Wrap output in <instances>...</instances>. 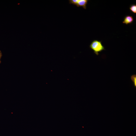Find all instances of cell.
Masks as SVG:
<instances>
[{"mask_svg":"<svg viewBox=\"0 0 136 136\" xmlns=\"http://www.w3.org/2000/svg\"><path fill=\"white\" fill-rule=\"evenodd\" d=\"M89 47L97 55H99V52L105 50L104 47L101 43V41L96 40L93 41L89 45Z\"/></svg>","mask_w":136,"mask_h":136,"instance_id":"cell-1","label":"cell"},{"mask_svg":"<svg viewBox=\"0 0 136 136\" xmlns=\"http://www.w3.org/2000/svg\"><path fill=\"white\" fill-rule=\"evenodd\" d=\"M88 1V0H77L75 5L78 7H82L85 9L86 8V5Z\"/></svg>","mask_w":136,"mask_h":136,"instance_id":"cell-2","label":"cell"},{"mask_svg":"<svg viewBox=\"0 0 136 136\" xmlns=\"http://www.w3.org/2000/svg\"><path fill=\"white\" fill-rule=\"evenodd\" d=\"M133 21V17L131 16L128 15L124 17L122 23L126 25H128L132 23Z\"/></svg>","mask_w":136,"mask_h":136,"instance_id":"cell-3","label":"cell"},{"mask_svg":"<svg viewBox=\"0 0 136 136\" xmlns=\"http://www.w3.org/2000/svg\"><path fill=\"white\" fill-rule=\"evenodd\" d=\"M130 11L134 14H136V5L135 4L131 5L129 8Z\"/></svg>","mask_w":136,"mask_h":136,"instance_id":"cell-4","label":"cell"},{"mask_svg":"<svg viewBox=\"0 0 136 136\" xmlns=\"http://www.w3.org/2000/svg\"><path fill=\"white\" fill-rule=\"evenodd\" d=\"M131 79L133 82L134 85L136 87V75H132L131 76Z\"/></svg>","mask_w":136,"mask_h":136,"instance_id":"cell-5","label":"cell"},{"mask_svg":"<svg viewBox=\"0 0 136 136\" xmlns=\"http://www.w3.org/2000/svg\"><path fill=\"white\" fill-rule=\"evenodd\" d=\"M2 56V53L1 51L0 50V63H1V57Z\"/></svg>","mask_w":136,"mask_h":136,"instance_id":"cell-6","label":"cell"}]
</instances>
